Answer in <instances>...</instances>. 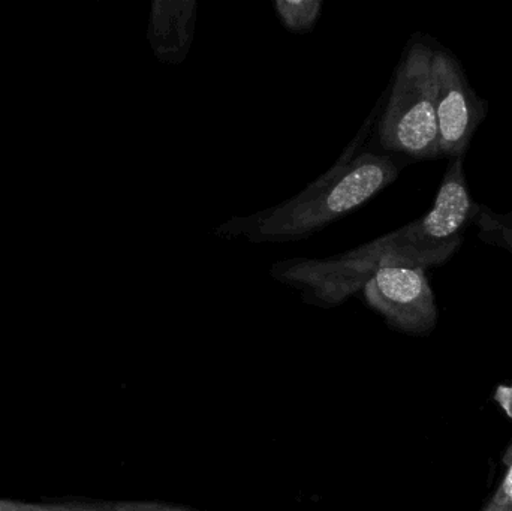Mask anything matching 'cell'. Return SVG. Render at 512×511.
<instances>
[{
    "label": "cell",
    "mask_w": 512,
    "mask_h": 511,
    "mask_svg": "<svg viewBox=\"0 0 512 511\" xmlns=\"http://www.w3.org/2000/svg\"><path fill=\"white\" fill-rule=\"evenodd\" d=\"M483 207L472 200L463 156L451 158L433 209L423 218L360 248L324 260L280 261L271 276L303 291L304 299L322 306L348 300L387 263L441 266L462 246L466 228L477 221Z\"/></svg>",
    "instance_id": "6da1fadb"
},
{
    "label": "cell",
    "mask_w": 512,
    "mask_h": 511,
    "mask_svg": "<svg viewBox=\"0 0 512 511\" xmlns=\"http://www.w3.org/2000/svg\"><path fill=\"white\" fill-rule=\"evenodd\" d=\"M486 511H512V504H507V506H498V504L490 503L489 509Z\"/></svg>",
    "instance_id": "7c38bea8"
},
{
    "label": "cell",
    "mask_w": 512,
    "mask_h": 511,
    "mask_svg": "<svg viewBox=\"0 0 512 511\" xmlns=\"http://www.w3.org/2000/svg\"><path fill=\"white\" fill-rule=\"evenodd\" d=\"M433 48L414 42L397 68L387 107L379 122L381 147L415 159L439 155Z\"/></svg>",
    "instance_id": "3957f363"
},
{
    "label": "cell",
    "mask_w": 512,
    "mask_h": 511,
    "mask_svg": "<svg viewBox=\"0 0 512 511\" xmlns=\"http://www.w3.org/2000/svg\"><path fill=\"white\" fill-rule=\"evenodd\" d=\"M432 74L439 155L463 156L486 117L487 102L474 92L459 60L447 51L433 50Z\"/></svg>",
    "instance_id": "5b68a950"
},
{
    "label": "cell",
    "mask_w": 512,
    "mask_h": 511,
    "mask_svg": "<svg viewBox=\"0 0 512 511\" xmlns=\"http://www.w3.org/2000/svg\"><path fill=\"white\" fill-rule=\"evenodd\" d=\"M277 17L291 32L303 33L312 29L321 15V0H276Z\"/></svg>",
    "instance_id": "52a82bcc"
},
{
    "label": "cell",
    "mask_w": 512,
    "mask_h": 511,
    "mask_svg": "<svg viewBox=\"0 0 512 511\" xmlns=\"http://www.w3.org/2000/svg\"><path fill=\"white\" fill-rule=\"evenodd\" d=\"M354 146L303 192L248 218L219 227L222 236H245L254 243L295 242L372 200L399 176L402 165L382 153H357Z\"/></svg>",
    "instance_id": "7a4b0ae2"
},
{
    "label": "cell",
    "mask_w": 512,
    "mask_h": 511,
    "mask_svg": "<svg viewBox=\"0 0 512 511\" xmlns=\"http://www.w3.org/2000/svg\"><path fill=\"white\" fill-rule=\"evenodd\" d=\"M483 237L493 245L502 246L512 254V218L508 215H496L489 212L486 207L481 210L478 216Z\"/></svg>",
    "instance_id": "ba28073f"
},
{
    "label": "cell",
    "mask_w": 512,
    "mask_h": 511,
    "mask_svg": "<svg viewBox=\"0 0 512 511\" xmlns=\"http://www.w3.org/2000/svg\"><path fill=\"white\" fill-rule=\"evenodd\" d=\"M186 511V510H185Z\"/></svg>",
    "instance_id": "4fadbf2b"
},
{
    "label": "cell",
    "mask_w": 512,
    "mask_h": 511,
    "mask_svg": "<svg viewBox=\"0 0 512 511\" xmlns=\"http://www.w3.org/2000/svg\"><path fill=\"white\" fill-rule=\"evenodd\" d=\"M111 511H185V510L168 509V507H159V506H126V507H120V509L111 510Z\"/></svg>",
    "instance_id": "8fae6325"
},
{
    "label": "cell",
    "mask_w": 512,
    "mask_h": 511,
    "mask_svg": "<svg viewBox=\"0 0 512 511\" xmlns=\"http://www.w3.org/2000/svg\"><path fill=\"white\" fill-rule=\"evenodd\" d=\"M195 0H155L150 9L149 42L159 62H185L197 29Z\"/></svg>",
    "instance_id": "8992f818"
},
{
    "label": "cell",
    "mask_w": 512,
    "mask_h": 511,
    "mask_svg": "<svg viewBox=\"0 0 512 511\" xmlns=\"http://www.w3.org/2000/svg\"><path fill=\"white\" fill-rule=\"evenodd\" d=\"M492 503L498 504V506H507V504H512V462L510 470H508L507 476H505L504 482L501 483L498 492H496L495 497H493Z\"/></svg>",
    "instance_id": "30bf717a"
},
{
    "label": "cell",
    "mask_w": 512,
    "mask_h": 511,
    "mask_svg": "<svg viewBox=\"0 0 512 511\" xmlns=\"http://www.w3.org/2000/svg\"><path fill=\"white\" fill-rule=\"evenodd\" d=\"M0 511H111L84 506H38L18 501L0 500Z\"/></svg>",
    "instance_id": "9c48e42d"
},
{
    "label": "cell",
    "mask_w": 512,
    "mask_h": 511,
    "mask_svg": "<svg viewBox=\"0 0 512 511\" xmlns=\"http://www.w3.org/2000/svg\"><path fill=\"white\" fill-rule=\"evenodd\" d=\"M364 299L403 332H430L438 321L435 296L423 267L382 264L363 285Z\"/></svg>",
    "instance_id": "277c9868"
}]
</instances>
